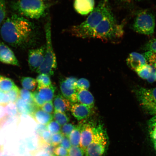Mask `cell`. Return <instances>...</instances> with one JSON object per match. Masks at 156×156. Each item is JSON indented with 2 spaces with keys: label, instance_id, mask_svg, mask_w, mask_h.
<instances>
[{
  "label": "cell",
  "instance_id": "7402d4cb",
  "mask_svg": "<svg viewBox=\"0 0 156 156\" xmlns=\"http://www.w3.org/2000/svg\"><path fill=\"white\" fill-rule=\"evenodd\" d=\"M81 138V127L80 124L76 126L73 131L70 134L69 139L72 146L80 147Z\"/></svg>",
  "mask_w": 156,
  "mask_h": 156
},
{
  "label": "cell",
  "instance_id": "30bf717a",
  "mask_svg": "<svg viewBox=\"0 0 156 156\" xmlns=\"http://www.w3.org/2000/svg\"><path fill=\"white\" fill-rule=\"evenodd\" d=\"M45 51L46 47L44 46L29 51L28 64L31 71H36L42 64Z\"/></svg>",
  "mask_w": 156,
  "mask_h": 156
},
{
  "label": "cell",
  "instance_id": "d6a6232c",
  "mask_svg": "<svg viewBox=\"0 0 156 156\" xmlns=\"http://www.w3.org/2000/svg\"><path fill=\"white\" fill-rule=\"evenodd\" d=\"M5 107L6 112L9 116H15L18 112L16 105L14 103L9 102Z\"/></svg>",
  "mask_w": 156,
  "mask_h": 156
},
{
  "label": "cell",
  "instance_id": "6da1fadb",
  "mask_svg": "<svg viewBox=\"0 0 156 156\" xmlns=\"http://www.w3.org/2000/svg\"><path fill=\"white\" fill-rule=\"evenodd\" d=\"M1 34L3 40L14 47L24 48L34 41V27L22 16L14 14L8 18L2 25Z\"/></svg>",
  "mask_w": 156,
  "mask_h": 156
},
{
  "label": "cell",
  "instance_id": "5b68a950",
  "mask_svg": "<svg viewBox=\"0 0 156 156\" xmlns=\"http://www.w3.org/2000/svg\"><path fill=\"white\" fill-rule=\"evenodd\" d=\"M108 144V138L103 125L96 123L94 134L86 150L85 156H104Z\"/></svg>",
  "mask_w": 156,
  "mask_h": 156
},
{
  "label": "cell",
  "instance_id": "f907efd6",
  "mask_svg": "<svg viewBox=\"0 0 156 156\" xmlns=\"http://www.w3.org/2000/svg\"><path fill=\"white\" fill-rule=\"evenodd\" d=\"M2 77H3V76L0 75V81H1V80L2 79Z\"/></svg>",
  "mask_w": 156,
  "mask_h": 156
},
{
  "label": "cell",
  "instance_id": "8fae6325",
  "mask_svg": "<svg viewBox=\"0 0 156 156\" xmlns=\"http://www.w3.org/2000/svg\"><path fill=\"white\" fill-rule=\"evenodd\" d=\"M0 61L13 66H20L14 53L6 45L0 42Z\"/></svg>",
  "mask_w": 156,
  "mask_h": 156
},
{
  "label": "cell",
  "instance_id": "44dd1931",
  "mask_svg": "<svg viewBox=\"0 0 156 156\" xmlns=\"http://www.w3.org/2000/svg\"><path fill=\"white\" fill-rule=\"evenodd\" d=\"M148 130L150 140L156 153V116L152 117L148 122Z\"/></svg>",
  "mask_w": 156,
  "mask_h": 156
},
{
  "label": "cell",
  "instance_id": "ffe728a7",
  "mask_svg": "<svg viewBox=\"0 0 156 156\" xmlns=\"http://www.w3.org/2000/svg\"><path fill=\"white\" fill-rule=\"evenodd\" d=\"M60 89L63 96L73 103L77 102V90L68 88L64 84L63 80L60 83Z\"/></svg>",
  "mask_w": 156,
  "mask_h": 156
},
{
  "label": "cell",
  "instance_id": "4dcf8cb0",
  "mask_svg": "<svg viewBox=\"0 0 156 156\" xmlns=\"http://www.w3.org/2000/svg\"><path fill=\"white\" fill-rule=\"evenodd\" d=\"M76 126L71 123H67L62 127L61 133L64 136L69 138L70 134L75 129Z\"/></svg>",
  "mask_w": 156,
  "mask_h": 156
},
{
  "label": "cell",
  "instance_id": "60d3db41",
  "mask_svg": "<svg viewBox=\"0 0 156 156\" xmlns=\"http://www.w3.org/2000/svg\"><path fill=\"white\" fill-rule=\"evenodd\" d=\"M5 0H0V25L4 20L6 14V6Z\"/></svg>",
  "mask_w": 156,
  "mask_h": 156
},
{
  "label": "cell",
  "instance_id": "7a4b0ae2",
  "mask_svg": "<svg viewBox=\"0 0 156 156\" xmlns=\"http://www.w3.org/2000/svg\"><path fill=\"white\" fill-rule=\"evenodd\" d=\"M112 12L107 0L101 1L91 12L86 20L72 27L70 33L77 37L92 38L94 32L98 25L105 17Z\"/></svg>",
  "mask_w": 156,
  "mask_h": 156
},
{
  "label": "cell",
  "instance_id": "ab89813d",
  "mask_svg": "<svg viewBox=\"0 0 156 156\" xmlns=\"http://www.w3.org/2000/svg\"><path fill=\"white\" fill-rule=\"evenodd\" d=\"M54 154L56 156H68L69 155L68 151L67 149L60 146L55 148Z\"/></svg>",
  "mask_w": 156,
  "mask_h": 156
},
{
  "label": "cell",
  "instance_id": "7c38bea8",
  "mask_svg": "<svg viewBox=\"0 0 156 156\" xmlns=\"http://www.w3.org/2000/svg\"><path fill=\"white\" fill-rule=\"evenodd\" d=\"M126 62L129 67L135 72L147 64V60L145 56L135 52H132L129 55Z\"/></svg>",
  "mask_w": 156,
  "mask_h": 156
},
{
  "label": "cell",
  "instance_id": "9a60e30c",
  "mask_svg": "<svg viewBox=\"0 0 156 156\" xmlns=\"http://www.w3.org/2000/svg\"><path fill=\"white\" fill-rule=\"evenodd\" d=\"M17 112L20 114L28 115L32 116L37 109V107L34 103H30L23 100L20 97L15 102Z\"/></svg>",
  "mask_w": 156,
  "mask_h": 156
},
{
  "label": "cell",
  "instance_id": "2e32d148",
  "mask_svg": "<svg viewBox=\"0 0 156 156\" xmlns=\"http://www.w3.org/2000/svg\"><path fill=\"white\" fill-rule=\"evenodd\" d=\"M77 102L92 108L94 106V98L88 90H77Z\"/></svg>",
  "mask_w": 156,
  "mask_h": 156
},
{
  "label": "cell",
  "instance_id": "9c48e42d",
  "mask_svg": "<svg viewBox=\"0 0 156 156\" xmlns=\"http://www.w3.org/2000/svg\"><path fill=\"white\" fill-rule=\"evenodd\" d=\"M80 147L84 154L87 146L92 140L96 123L92 121L81 122Z\"/></svg>",
  "mask_w": 156,
  "mask_h": 156
},
{
  "label": "cell",
  "instance_id": "277c9868",
  "mask_svg": "<svg viewBox=\"0 0 156 156\" xmlns=\"http://www.w3.org/2000/svg\"><path fill=\"white\" fill-rule=\"evenodd\" d=\"M46 41V51L43 62L36 70L37 73L48 76L53 75L54 70L57 67V61L52 44L51 24L50 18L45 26Z\"/></svg>",
  "mask_w": 156,
  "mask_h": 156
},
{
  "label": "cell",
  "instance_id": "ee69618b",
  "mask_svg": "<svg viewBox=\"0 0 156 156\" xmlns=\"http://www.w3.org/2000/svg\"><path fill=\"white\" fill-rule=\"evenodd\" d=\"M59 146L65 148V149H67L68 151H69L70 148H71L72 146L69 138L66 137V136H64L61 143L60 144Z\"/></svg>",
  "mask_w": 156,
  "mask_h": 156
},
{
  "label": "cell",
  "instance_id": "c3c4849f",
  "mask_svg": "<svg viewBox=\"0 0 156 156\" xmlns=\"http://www.w3.org/2000/svg\"><path fill=\"white\" fill-rule=\"evenodd\" d=\"M0 156H12V154L9 153V152H5L4 153H2L0 154Z\"/></svg>",
  "mask_w": 156,
  "mask_h": 156
},
{
  "label": "cell",
  "instance_id": "cb8c5ba5",
  "mask_svg": "<svg viewBox=\"0 0 156 156\" xmlns=\"http://www.w3.org/2000/svg\"><path fill=\"white\" fill-rule=\"evenodd\" d=\"M21 85L24 89L34 91L37 86L36 79L30 77H23L21 80Z\"/></svg>",
  "mask_w": 156,
  "mask_h": 156
},
{
  "label": "cell",
  "instance_id": "8992f818",
  "mask_svg": "<svg viewBox=\"0 0 156 156\" xmlns=\"http://www.w3.org/2000/svg\"><path fill=\"white\" fill-rule=\"evenodd\" d=\"M14 8L20 14L31 19H37L43 15L46 6L40 0H19Z\"/></svg>",
  "mask_w": 156,
  "mask_h": 156
},
{
  "label": "cell",
  "instance_id": "3957f363",
  "mask_svg": "<svg viewBox=\"0 0 156 156\" xmlns=\"http://www.w3.org/2000/svg\"><path fill=\"white\" fill-rule=\"evenodd\" d=\"M123 34V26L117 24L112 12L105 17L98 25L94 32L92 38L107 41L122 37Z\"/></svg>",
  "mask_w": 156,
  "mask_h": 156
},
{
  "label": "cell",
  "instance_id": "f6af8a7d",
  "mask_svg": "<svg viewBox=\"0 0 156 156\" xmlns=\"http://www.w3.org/2000/svg\"><path fill=\"white\" fill-rule=\"evenodd\" d=\"M32 156H56L54 154L48 153L42 149H38L32 153Z\"/></svg>",
  "mask_w": 156,
  "mask_h": 156
},
{
  "label": "cell",
  "instance_id": "b9f144b4",
  "mask_svg": "<svg viewBox=\"0 0 156 156\" xmlns=\"http://www.w3.org/2000/svg\"><path fill=\"white\" fill-rule=\"evenodd\" d=\"M54 108L53 104L52 101L45 102L43 105L41 107V109L49 114H51L53 112Z\"/></svg>",
  "mask_w": 156,
  "mask_h": 156
},
{
  "label": "cell",
  "instance_id": "74e56055",
  "mask_svg": "<svg viewBox=\"0 0 156 156\" xmlns=\"http://www.w3.org/2000/svg\"><path fill=\"white\" fill-rule=\"evenodd\" d=\"M69 156H83L84 153L80 147L72 146L68 151Z\"/></svg>",
  "mask_w": 156,
  "mask_h": 156
},
{
  "label": "cell",
  "instance_id": "4fadbf2b",
  "mask_svg": "<svg viewBox=\"0 0 156 156\" xmlns=\"http://www.w3.org/2000/svg\"><path fill=\"white\" fill-rule=\"evenodd\" d=\"M91 109L80 103H75L72 105L70 111L75 118L78 120H81L90 116L92 113Z\"/></svg>",
  "mask_w": 156,
  "mask_h": 156
},
{
  "label": "cell",
  "instance_id": "5bb4252c",
  "mask_svg": "<svg viewBox=\"0 0 156 156\" xmlns=\"http://www.w3.org/2000/svg\"><path fill=\"white\" fill-rule=\"evenodd\" d=\"M74 7L79 14H88L94 9V0H74Z\"/></svg>",
  "mask_w": 156,
  "mask_h": 156
},
{
  "label": "cell",
  "instance_id": "52a82bcc",
  "mask_svg": "<svg viewBox=\"0 0 156 156\" xmlns=\"http://www.w3.org/2000/svg\"><path fill=\"white\" fill-rule=\"evenodd\" d=\"M135 93L142 109L147 114L156 116V87H139L136 90Z\"/></svg>",
  "mask_w": 156,
  "mask_h": 156
},
{
  "label": "cell",
  "instance_id": "816d5d0a",
  "mask_svg": "<svg viewBox=\"0 0 156 156\" xmlns=\"http://www.w3.org/2000/svg\"><path fill=\"white\" fill-rule=\"evenodd\" d=\"M155 81H156V79H155Z\"/></svg>",
  "mask_w": 156,
  "mask_h": 156
},
{
  "label": "cell",
  "instance_id": "f5cc1de1",
  "mask_svg": "<svg viewBox=\"0 0 156 156\" xmlns=\"http://www.w3.org/2000/svg\"><path fill=\"white\" fill-rule=\"evenodd\" d=\"M40 1H42L43 0H40Z\"/></svg>",
  "mask_w": 156,
  "mask_h": 156
},
{
  "label": "cell",
  "instance_id": "ac0fdd59",
  "mask_svg": "<svg viewBox=\"0 0 156 156\" xmlns=\"http://www.w3.org/2000/svg\"><path fill=\"white\" fill-rule=\"evenodd\" d=\"M55 87L53 85L49 86H38L37 89L39 96L45 102L52 101L54 96Z\"/></svg>",
  "mask_w": 156,
  "mask_h": 156
},
{
  "label": "cell",
  "instance_id": "681fc988",
  "mask_svg": "<svg viewBox=\"0 0 156 156\" xmlns=\"http://www.w3.org/2000/svg\"><path fill=\"white\" fill-rule=\"evenodd\" d=\"M120 1L124 2H130L132 0H119Z\"/></svg>",
  "mask_w": 156,
  "mask_h": 156
},
{
  "label": "cell",
  "instance_id": "1f68e13d",
  "mask_svg": "<svg viewBox=\"0 0 156 156\" xmlns=\"http://www.w3.org/2000/svg\"><path fill=\"white\" fill-rule=\"evenodd\" d=\"M64 84L68 88L77 90L76 85L77 80L76 78L73 77H68L63 80Z\"/></svg>",
  "mask_w": 156,
  "mask_h": 156
},
{
  "label": "cell",
  "instance_id": "d4e9b609",
  "mask_svg": "<svg viewBox=\"0 0 156 156\" xmlns=\"http://www.w3.org/2000/svg\"><path fill=\"white\" fill-rule=\"evenodd\" d=\"M155 69L150 64H147L141 69L136 72L140 77L147 80L151 76L152 72Z\"/></svg>",
  "mask_w": 156,
  "mask_h": 156
},
{
  "label": "cell",
  "instance_id": "8d00e7d4",
  "mask_svg": "<svg viewBox=\"0 0 156 156\" xmlns=\"http://www.w3.org/2000/svg\"><path fill=\"white\" fill-rule=\"evenodd\" d=\"M144 49L148 51L156 53V38L150 40L145 45Z\"/></svg>",
  "mask_w": 156,
  "mask_h": 156
},
{
  "label": "cell",
  "instance_id": "db71d44e",
  "mask_svg": "<svg viewBox=\"0 0 156 156\" xmlns=\"http://www.w3.org/2000/svg\"><path fill=\"white\" fill-rule=\"evenodd\" d=\"M68 156H69V155Z\"/></svg>",
  "mask_w": 156,
  "mask_h": 156
},
{
  "label": "cell",
  "instance_id": "484cf974",
  "mask_svg": "<svg viewBox=\"0 0 156 156\" xmlns=\"http://www.w3.org/2000/svg\"><path fill=\"white\" fill-rule=\"evenodd\" d=\"M53 116L55 120L60 126H63L68 123L69 121V117L66 114V113L55 110Z\"/></svg>",
  "mask_w": 156,
  "mask_h": 156
},
{
  "label": "cell",
  "instance_id": "d6986e66",
  "mask_svg": "<svg viewBox=\"0 0 156 156\" xmlns=\"http://www.w3.org/2000/svg\"><path fill=\"white\" fill-rule=\"evenodd\" d=\"M38 124L47 125L53 120V116L51 114L44 112L41 109H37L32 116Z\"/></svg>",
  "mask_w": 156,
  "mask_h": 156
},
{
  "label": "cell",
  "instance_id": "bcb514c9",
  "mask_svg": "<svg viewBox=\"0 0 156 156\" xmlns=\"http://www.w3.org/2000/svg\"><path fill=\"white\" fill-rule=\"evenodd\" d=\"M48 130L47 125H44L38 124L37 126L36 129V132L37 135L40 137L42 133L45 130Z\"/></svg>",
  "mask_w": 156,
  "mask_h": 156
},
{
  "label": "cell",
  "instance_id": "7bdbcfd3",
  "mask_svg": "<svg viewBox=\"0 0 156 156\" xmlns=\"http://www.w3.org/2000/svg\"><path fill=\"white\" fill-rule=\"evenodd\" d=\"M9 102V97L7 93L0 90V104L6 105Z\"/></svg>",
  "mask_w": 156,
  "mask_h": 156
},
{
  "label": "cell",
  "instance_id": "f35d334b",
  "mask_svg": "<svg viewBox=\"0 0 156 156\" xmlns=\"http://www.w3.org/2000/svg\"><path fill=\"white\" fill-rule=\"evenodd\" d=\"M32 95L34 104L38 108H41L45 102L41 98L37 90L32 93Z\"/></svg>",
  "mask_w": 156,
  "mask_h": 156
},
{
  "label": "cell",
  "instance_id": "e575fe53",
  "mask_svg": "<svg viewBox=\"0 0 156 156\" xmlns=\"http://www.w3.org/2000/svg\"><path fill=\"white\" fill-rule=\"evenodd\" d=\"M145 57L149 62L150 65L156 70V53L147 51L145 53Z\"/></svg>",
  "mask_w": 156,
  "mask_h": 156
},
{
  "label": "cell",
  "instance_id": "836d02e7",
  "mask_svg": "<svg viewBox=\"0 0 156 156\" xmlns=\"http://www.w3.org/2000/svg\"><path fill=\"white\" fill-rule=\"evenodd\" d=\"M63 137L64 136L61 132L52 134L51 138V145L54 147L59 146Z\"/></svg>",
  "mask_w": 156,
  "mask_h": 156
},
{
  "label": "cell",
  "instance_id": "ba28073f",
  "mask_svg": "<svg viewBox=\"0 0 156 156\" xmlns=\"http://www.w3.org/2000/svg\"><path fill=\"white\" fill-rule=\"evenodd\" d=\"M155 27L154 15L151 11L145 10L140 12L134 20L133 28L136 32L139 34L152 35Z\"/></svg>",
  "mask_w": 156,
  "mask_h": 156
},
{
  "label": "cell",
  "instance_id": "4316f807",
  "mask_svg": "<svg viewBox=\"0 0 156 156\" xmlns=\"http://www.w3.org/2000/svg\"><path fill=\"white\" fill-rule=\"evenodd\" d=\"M36 80L38 86L48 87L52 85L49 76L45 74H40Z\"/></svg>",
  "mask_w": 156,
  "mask_h": 156
},
{
  "label": "cell",
  "instance_id": "7dc6e473",
  "mask_svg": "<svg viewBox=\"0 0 156 156\" xmlns=\"http://www.w3.org/2000/svg\"><path fill=\"white\" fill-rule=\"evenodd\" d=\"M6 105L0 104V126L2 124L4 120L6 114L5 107Z\"/></svg>",
  "mask_w": 156,
  "mask_h": 156
},
{
  "label": "cell",
  "instance_id": "603a6c76",
  "mask_svg": "<svg viewBox=\"0 0 156 156\" xmlns=\"http://www.w3.org/2000/svg\"><path fill=\"white\" fill-rule=\"evenodd\" d=\"M16 85L12 80L3 76L0 81V90L7 93L11 90Z\"/></svg>",
  "mask_w": 156,
  "mask_h": 156
},
{
  "label": "cell",
  "instance_id": "d590c367",
  "mask_svg": "<svg viewBox=\"0 0 156 156\" xmlns=\"http://www.w3.org/2000/svg\"><path fill=\"white\" fill-rule=\"evenodd\" d=\"M90 87L89 82L85 78H81L78 80L77 82V90L80 89H88Z\"/></svg>",
  "mask_w": 156,
  "mask_h": 156
},
{
  "label": "cell",
  "instance_id": "e0dca14e",
  "mask_svg": "<svg viewBox=\"0 0 156 156\" xmlns=\"http://www.w3.org/2000/svg\"><path fill=\"white\" fill-rule=\"evenodd\" d=\"M71 102L62 95L58 94L55 97V110L66 113L71 110Z\"/></svg>",
  "mask_w": 156,
  "mask_h": 156
},
{
  "label": "cell",
  "instance_id": "f546056e",
  "mask_svg": "<svg viewBox=\"0 0 156 156\" xmlns=\"http://www.w3.org/2000/svg\"><path fill=\"white\" fill-rule=\"evenodd\" d=\"M20 97L26 102L34 103L33 100L32 93L28 90L24 88L20 90Z\"/></svg>",
  "mask_w": 156,
  "mask_h": 156
},
{
  "label": "cell",
  "instance_id": "83f0119b",
  "mask_svg": "<svg viewBox=\"0 0 156 156\" xmlns=\"http://www.w3.org/2000/svg\"><path fill=\"white\" fill-rule=\"evenodd\" d=\"M7 93L9 97L10 102L14 103L20 98V90L16 85L11 90Z\"/></svg>",
  "mask_w": 156,
  "mask_h": 156
},
{
  "label": "cell",
  "instance_id": "f1b7e54d",
  "mask_svg": "<svg viewBox=\"0 0 156 156\" xmlns=\"http://www.w3.org/2000/svg\"><path fill=\"white\" fill-rule=\"evenodd\" d=\"M48 130L52 134L61 132V126L55 121H52L47 125Z\"/></svg>",
  "mask_w": 156,
  "mask_h": 156
}]
</instances>
